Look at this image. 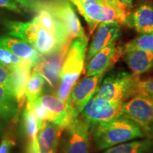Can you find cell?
I'll return each mask as SVG.
<instances>
[{"mask_svg": "<svg viewBox=\"0 0 153 153\" xmlns=\"http://www.w3.org/2000/svg\"><path fill=\"white\" fill-rule=\"evenodd\" d=\"M91 135L97 150L142 138L145 135L136 123L122 114L106 122L91 126Z\"/></svg>", "mask_w": 153, "mask_h": 153, "instance_id": "cell-1", "label": "cell"}, {"mask_svg": "<svg viewBox=\"0 0 153 153\" xmlns=\"http://www.w3.org/2000/svg\"><path fill=\"white\" fill-rule=\"evenodd\" d=\"M89 36L74 38L70 42L63 60L57 97L67 102L72 88L81 75L85 62Z\"/></svg>", "mask_w": 153, "mask_h": 153, "instance_id": "cell-2", "label": "cell"}, {"mask_svg": "<svg viewBox=\"0 0 153 153\" xmlns=\"http://www.w3.org/2000/svg\"><path fill=\"white\" fill-rule=\"evenodd\" d=\"M138 75L120 71L106 76L101 82L95 97L110 102L123 104L138 94Z\"/></svg>", "mask_w": 153, "mask_h": 153, "instance_id": "cell-3", "label": "cell"}, {"mask_svg": "<svg viewBox=\"0 0 153 153\" xmlns=\"http://www.w3.org/2000/svg\"><path fill=\"white\" fill-rule=\"evenodd\" d=\"M120 114L136 123L145 136L153 137V101L137 94L121 105Z\"/></svg>", "mask_w": 153, "mask_h": 153, "instance_id": "cell-4", "label": "cell"}, {"mask_svg": "<svg viewBox=\"0 0 153 153\" xmlns=\"http://www.w3.org/2000/svg\"><path fill=\"white\" fill-rule=\"evenodd\" d=\"M62 153L90 152L91 124L80 116L70 120L65 128Z\"/></svg>", "mask_w": 153, "mask_h": 153, "instance_id": "cell-5", "label": "cell"}, {"mask_svg": "<svg viewBox=\"0 0 153 153\" xmlns=\"http://www.w3.org/2000/svg\"><path fill=\"white\" fill-rule=\"evenodd\" d=\"M104 74L87 76L74 86L66 102L72 118L79 116L88 101L95 95Z\"/></svg>", "mask_w": 153, "mask_h": 153, "instance_id": "cell-6", "label": "cell"}, {"mask_svg": "<svg viewBox=\"0 0 153 153\" xmlns=\"http://www.w3.org/2000/svg\"><path fill=\"white\" fill-rule=\"evenodd\" d=\"M122 104L110 102L94 96L82 111V117L87 120L91 126L108 121L121 114Z\"/></svg>", "mask_w": 153, "mask_h": 153, "instance_id": "cell-7", "label": "cell"}, {"mask_svg": "<svg viewBox=\"0 0 153 153\" xmlns=\"http://www.w3.org/2000/svg\"><path fill=\"white\" fill-rule=\"evenodd\" d=\"M45 5L68 30L71 39L85 36V30L68 0H51Z\"/></svg>", "mask_w": 153, "mask_h": 153, "instance_id": "cell-8", "label": "cell"}, {"mask_svg": "<svg viewBox=\"0 0 153 153\" xmlns=\"http://www.w3.org/2000/svg\"><path fill=\"white\" fill-rule=\"evenodd\" d=\"M89 26L91 33L94 31L97 26L101 23L118 22L123 24V19L117 11L103 2H96L84 8L78 9Z\"/></svg>", "mask_w": 153, "mask_h": 153, "instance_id": "cell-9", "label": "cell"}, {"mask_svg": "<svg viewBox=\"0 0 153 153\" xmlns=\"http://www.w3.org/2000/svg\"><path fill=\"white\" fill-rule=\"evenodd\" d=\"M120 24L118 22L101 23L97 26L92 41L86 53L85 61L107 45L114 43L120 34Z\"/></svg>", "mask_w": 153, "mask_h": 153, "instance_id": "cell-10", "label": "cell"}, {"mask_svg": "<svg viewBox=\"0 0 153 153\" xmlns=\"http://www.w3.org/2000/svg\"><path fill=\"white\" fill-rule=\"evenodd\" d=\"M122 53H123V48H117L115 43L100 50L87 61L85 68L86 75L105 73Z\"/></svg>", "mask_w": 153, "mask_h": 153, "instance_id": "cell-11", "label": "cell"}, {"mask_svg": "<svg viewBox=\"0 0 153 153\" xmlns=\"http://www.w3.org/2000/svg\"><path fill=\"white\" fill-rule=\"evenodd\" d=\"M69 45L53 54L45 55V57L42 56L39 63L33 67L34 70L39 72L52 87L55 85L57 77L60 76L63 60Z\"/></svg>", "mask_w": 153, "mask_h": 153, "instance_id": "cell-12", "label": "cell"}, {"mask_svg": "<svg viewBox=\"0 0 153 153\" xmlns=\"http://www.w3.org/2000/svg\"><path fill=\"white\" fill-rule=\"evenodd\" d=\"M0 47L10 51L23 60L28 61L33 67L37 65L42 58V55L33 45L12 36L0 37Z\"/></svg>", "mask_w": 153, "mask_h": 153, "instance_id": "cell-13", "label": "cell"}, {"mask_svg": "<svg viewBox=\"0 0 153 153\" xmlns=\"http://www.w3.org/2000/svg\"><path fill=\"white\" fill-rule=\"evenodd\" d=\"M36 100L51 113L52 116L51 122L62 128L68 125L72 118L66 102L56 96L48 94L41 95Z\"/></svg>", "mask_w": 153, "mask_h": 153, "instance_id": "cell-14", "label": "cell"}, {"mask_svg": "<svg viewBox=\"0 0 153 153\" xmlns=\"http://www.w3.org/2000/svg\"><path fill=\"white\" fill-rule=\"evenodd\" d=\"M36 18L40 27L54 36L63 45L69 44L72 41L66 28L47 8L45 2L43 7L38 11Z\"/></svg>", "mask_w": 153, "mask_h": 153, "instance_id": "cell-15", "label": "cell"}, {"mask_svg": "<svg viewBox=\"0 0 153 153\" xmlns=\"http://www.w3.org/2000/svg\"><path fill=\"white\" fill-rule=\"evenodd\" d=\"M123 24L134 28L140 34H150L153 30V7L144 4L133 12L128 11Z\"/></svg>", "mask_w": 153, "mask_h": 153, "instance_id": "cell-16", "label": "cell"}, {"mask_svg": "<svg viewBox=\"0 0 153 153\" xmlns=\"http://www.w3.org/2000/svg\"><path fill=\"white\" fill-rule=\"evenodd\" d=\"M64 128L53 122H45L38 131L37 143L40 153H57L61 131Z\"/></svg>", "mask_w": 153, "mask_h": 153, "instance_id": "cell-17", "label": "cell"}, {"mask_svg": "<svg viewBox=\"0 0 153 153\" xmlns=\"http://www.w3.org/2000/svg\"><path fill=\"white\" fill-rule=\"evenodd\" d=\"M123 58L130 70L135 75L148 72L153 67V53L141 49L123 51Z\"/></svg>", "mask_w": 153, "mask_h": 153, "instance_id": "cell-18", "label": "cell"}, {"mask_svg": "<svg viewBox=\"0 0 153 153\" xmlns=\"http://www.w3.org/2000/svg\"><path fill=\"white\" fill-rule=\"evenodd\" d=\"M32 68H33V66L31 63L26 61L20 65L7 70L11 76L14 96L20 106H22L24 101L25 88L30 76Z\"/></svg>", "mask_w": 153, "mask_h": 153, "instance_id": "cell-19", "label": "cell"}, {"mask_svg": "<svg viewBox=\"0 0 153 153\" xmlns=\"http://www.w3.org/2000/svg\"><path fill=\"white\" fill-rule=\"evenodd\" d=\"M9 34L13 37L23 40L33 46L40 26L36 16L30 22H9L7 23Z\"/></svg>", "mask_w": 153, "mask_h": 153, "instance_id": "cell-20", "label": "cell"}, {"mask_svg": "<svg viewBox=\"0 0 153 153\" xmlns=\"http://www.w3.org/2000/svg\"><path fill=\"white\" fill-rule=\"evenodd\" d=\"M19 106L15 96L0 86V130L15 117Z\"/></svg>", "mask_w": 153, "mask_h": 153, "instance_id": "cell-21", "label": "cell"}, {"mask_svg": "<svg viewBox=\"0 0 153 153\" xmlns=\"http://www.w3.org/2000/svg\"><path fill=\"white\" fill-rule=\"evenodd\" d=\"M69 44L63 45L54 36L40 27L33 47L41 55H48L60 51Z\"/></svg>", "mask_w": 153, "mask_h": 153, "instance_id": "cell-22", "label": "cell"}, {"mask_svg": "<svg viewBox=\"0 0 153 153\" xmlns=\"http://www.w3.org/2000/svg\"><path fill=\"white\" fill-rule=\"evenodd\" d=\"M153 149V137L133 140L104 150L103 153H149Z\"/></svg>", "mask_w": 153, "mask_h": 153, "instance_id": "cell-23", "label": "cell"}, {"mask_svg": "<svg viewBox=\"0 0 153 153\" xmlns=\"http://www.w3.org/2000/svg\"><path fill=\"white\" fill-rule=\"evenodd\" d=\"M45 82L43 76L33 69L25 88V97L27 100L26 105L30 106L41 95Z\"/></svg>", "mask_w": 153, "mask_h": 153, "instance_id": "cell-24", "label": "cell"}, {"mask_svg": "<svg viewBox=\"0 0 153 153\" xmlns=\"http://www.w3.org/2000/svg\"><path fill=\"white\" fill-rule=\"evenodd\" d=\"M23 128L29 143L37 139L39 126L31 108L26 105L23 112Z\"/></svg>", "mask_w": 153, "mask_h": 153, "instance_id": "cell-25", "label": "cell"}, {"mask_svg": "<svg viewBox=\"0 0 153 153\" xmlns=\"http://www.w3.org/2000/svg\"><path fill=\"white\" fill-rule=\"evenodd\" d=\"M123 48V51L130 49H141L153 53V36L150 34H141L126 44Z\"/></svg>", "mask_w": 153, "mask_h": 153, "instance_id": "cell-26", "label": "cell"}, {"mask_svg": "<svg viewBox=\"0 0 153 153\" xmlns=\"http://www.w3.org/2000/svg\"><path fill=\"white\" fill-rule=\"evenodd\" d=\"M26 61L27 60H23L10 51L0 47V65L4 68L6 70L20 65Z\"/></svg>", "mask_w": 153, "mask_h": 153, "instance_id": "cell-27", "label": "cell"}, {"mask_svg": "<svg viewBox=\"0 0 153 153\" xmlns=\"http://www.w3.org/2000/svg\"><path fill=\"white\" fill-rule=\"evenodd\" d=\"M29 107L31 108L34 115H35L36 118H37L38 126H39V130L45 122L52 121V116H51V113L45 107L42 106L37 100L34 101L33 104Z\"/></svg>", "mask_w": 153, "mask_h": 153, "instance_id": "cell-28", "label": "cell"}, {"mask_svg": "<svg viewBox=\"0 0 153 153\" xmlns=\"http://www.w3.org/2000/svg\"><path fill=\"white\" fill-rule=\"evenodd\" d=\"M138 94H143L153 101V78L140 80Z\"/></svg>", "mask_w": 153, "mask_h": 153, "instance_id": "cell-29", "label": "cell"}, {"mask_svg": "<svg viewBox=\"0 0 153 153\" xmlns=\"http://www.w3.org/2000/svg\"><path fill=\"white\" fill-rule=\"evenodd\" d=\"M23 8L37 12L43 7L45 2L38 0H15Z\"/></svg>", "mask_w": 153, "mask_h": 153, "instance_id": "cell-30", "label": "cell"}, {"mask_svg": "<svg viewBox=\"0 0 153 153\" xmlns=\"http://www.w3.org/2000/svg\"><path fill=\"white\" fill-rule=\"evenodd\" d=\"M0 86L5 88L14 95L10 74L8 70L1 65H0Z\"/></svg>", "mask_w": 153, "mask_h": 153, "instance_id": "cell-31", "label": "cell"}, {"mask_svg": "<svg viewBox=\"0 0 153 153\" xmlns=\"http://www.w3.org/2000/svg\"><path fill=\"white\" fill-rule=\"evenodd\" d=\"M102 2L104 3L105 5L108 6V7L114 9V10L117 11L118 14L120 15V16L121 17L122 19H123V22L124 23L126 16L128 11H127L126 9L123 7V4L120 3L119 0H102Z\"/></svg>", "mask_w": 153, "mask_h": 153, "instance_id": "cell-32", "label": "cell"}, {"mask_svg": "<svg viewBox=\"0 0 153 153\" xmlns=\"http://www.w3.org/2000/svg\"><path fill=\"white\" fill-rule=\"evenodd\" d=\"M0 7L15 11L19 14L22 13V7L15 0H0Z\"/></svg>", "mask_w": 153, "mask_h": 153, "instance_id": "cell-33", "label": "cell"}, {"mask_svg": "<svg viewBox=\"0 0 153 153\" xmlns=\"http://www.w3.org/2000/svg\"><path fill=\"white\" fill-rule=\"evenodd\" d=\"M12 145L11 139L8 137H4L1 140L0 144V153H9L10 149Z\"/></svg>", "mask_w": 153, "mask_h": 153, "instance_id": "cell-34", "label": "cell"}, {"mask_svg": "<svg viewBox=\"0 0 153 153\" xmlns=\"http://www.w3.org/2000/svg\"><path fill=\"white\" fill-rule=\"evenodd\" d=\"M119 1L126 9V10H128V9H130L131 8L132 3H133V0H119Z\"/></svg>", "mask_w": 153, "mask_h": 153, "instance_id": "cell-35", "label": "cell"}, {"mask_svg": "<svg viewBox=\"0 0 153 153\" xmlns=\"http://www.w3.org/2000/svg\"><path fill=\"white\" fill-rule=\"evenodd\" d=\"M70 1H72V3L74 4V5H77V4H80V3H82V2H83V1H86V0H70Z\"/></svg>", "mask_w": 153, "mask_h": 153, "instance_id": "cell-36", "label": "cell"}, {"mask_svg": "<svg viewBox=\"0 0 153 153\" xmlns=\"http://www.w3.org/2000/svg\"><path fill=\"white\" fill-rule=\"evenodd\" d=\"M150 35H152V36H153V30H152V32H151V33H150Z\"/></svg>", "mask_w": 153, "mask_h": 153, "instance_id": "cell-37", "label": "cell"}]
</instances>
